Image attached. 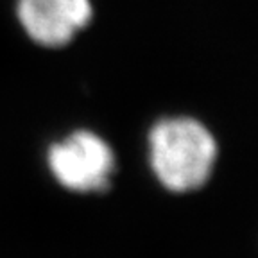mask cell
Listing matches in <instances>:
<instances>
[{
    "label": "cell",
    "mask_w": 258,
    "mask_h": 258,
    "mask_svg": "<svg viewBox=\"0 0 258 258\" xmlns=\"http://www.w3.org/2000/svg\"><path fill=\"white\" fill-rule=\"evenodd\" d=\"M215 158L214 137L194 118H165L151 129V167L161 185L172 192H190L205 185Z\"/></svg>",
    "instance_id": "1"
},
{
    "label": "cell",
    "mask_w": 258,
    "mask_h": 258,
    "mask_svg": "<svg viewBox=\"0 0 258 258\" xmlns=\"http://www.w3.org/2000/svg\"><path fill=\"white\" fill-rule=\"evenodd\" d=\"M48 169L74 192H101L115 172V154L99 135L76 131L48 149Z\"/></svg>",
    "instance_id": "2"
},
{
    "label": "cell",
    "mask_w": 258,
    "mask_h": 258,
    "mask_svg": "<svg viewBox=\"0 0 258 258\" xmlns=\"http://www.w3.org/2000/svg\"><path fill=\"white\" fill-rule=\"evenodd\" d=\"M16 15L32 41L63 47L92 20L90 0H18Z\"/></svg>",
    "instance_id": "3"
}]
</instances>
